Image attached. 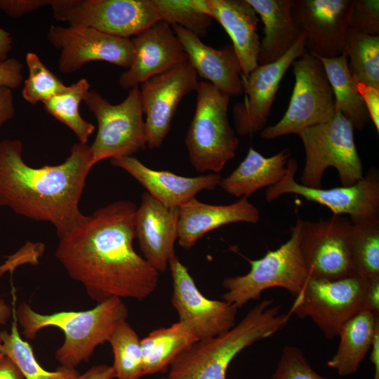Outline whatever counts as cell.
<instances>
[{
  "instance_id": "cell-1",
  "label": "cell",
  "mask_w": 379,
  "mask_h": 379,
  "mask_svg": "<svg viewBox=\"0 0 379 379\" xmlns=\"http://www.w3.org/2000/svg\"><path fill=\"white\" fill-rule=\"evenodd\" d=\"M137 207L116 201L59 239L56 258L98 304L112 298L141 300L157 288L159 272L133 246Z\"/></svg>"
},
{
  "instance_id": "cell-2",
  "label": "cell",
  "mask_w": 379,
  "mask_h": 379,
  "mask_svg": "<svg viewBox=\"0 0 379 379\" xmlns=\"http://www.w3.org/2000/svg\"><path fill=\"white\" fill-rule=\"evenodd\" d=\"M93 167L88 143H74L60 164L34 168L25 162L20 140H4L0 142V206L51 223L60 239L88 217L80 211L79 201Z\"/></svg>"
},
{
  "instance_id": "cell-3",
  "label": "cell",
  "mask_w": 379,
  "mask_h": 379,
  "mask_svg": "<svg viewBox=\"0 0 379 379\" xmlns=\"http://www.w3.org/2000/svg\"><path fill=\"white\" fill-rule=\"evenodd\" d=\"M292 313L280 311L265 299L251 308L229 331L199 340L177 357L169 366L168 379H226L229 365L248 346L267 338L287 324Z\"/></svg>"
},
{
  "instance_id": "cell-4",
  "label": "cell",
  "mask_w": 379,
  "mask_h": 379,
  "mask_svg": "<svg viewBox=\"0 0 379 379\" xmlns=\"http://www.w3.org/2000/svg\"><path fill=\"white\" fill-rule=\"evenodd\" d=\"M128 310L122 300L112 298L93 309L79 312L38 313L26 302L21 303L15 317L27 339H34L42 328L54 326L65 335L63 344L56 350L55 359L65 368L76 369L89 360L95 347L109 339L115 328L126 321Z\"/></svg>"
},
{
  "instance_id": "cell-5",
  "label": "cell",
  "mask_w": 379,
  "mask_h": 379,
  "mask_svg": "<svg viewBox=\"0 0 379 379\" xmlns=\"http://www.w3.org/2000/svg\"><path fill=\"white\" fill-rule=\"evenodd\" d=\"M193 118L185 135L188 157L199 172L219 173L235 157L239 140L230 124V96L208 81H200L197 90Z\"/></svg>"
},
{
  "instance_id": "cell-6",
  "label": "cell",
  "mask_w": 379,
  "mask_h": 379,
  "mask_svg": "<svg viewBox=\"0 0 379 379\" xmlns=\"http://www.w3.org/2000/svg\"><path fill=\"white\" fill-rule=\"evenodd\" d=\"M302 221L296 219L289 239L278 248L267 251L258 260H248V273L225 278L223 300L241 308L251 300H259L262 293L271 288H284L296 297L310 277L300 247Z\"/></svg>"
},
{
  "instance_id": "cell-7",
  "label": "cell",
  "mask_w": 379,
  "mask_h": 379,
  "mask_svg": "<svg viewBox=\"0 0 379 379\" xmlns=\"http://www.w3.org/2000/svg\"><path fill=\"white\" fill-rule=\"evenodd\" d=\"M354 130L350 122L335 110L328 121L307 128L298 134L305 152L301 185L321 188L324 173L330 167L338 171L342 186L353 185L363 178V166L356 147Z\"/></svg>"
},
{
  "instance_id": "cell-8",
  "label": "cell",
  "mask_w": 379,
  "mask_h": 379,
  "mask_svg": "<svg viewBox=\"0 0 379 379\" xmlns=\"http://www.w3.org/2000/svg\"><path fill=\"white\" fill-rule=\"evenodd\" d=\"M83 101L98 122V132L90 145L93 166L103 159L131 157L146 149L139 86L131 88L126 98L117 105L95 90H89Z\"/></svg>"
},
{
  "instance_id": "cell-9",
  "label": "cell",
  "mask_w": 379,
  "mask_h": 379,
  "mask_svg": "<svg viewBox=\"0 0 379 379\" xmlns=\"http://www.w3.org/2000/svg\"><path fill=\"white\" fill-rule=\"evenodd\" d=\"M291 65L295 84L288 107L277 124L260 131L263 139L298 135L335 115L334 95L321 61L306 51Z\"/></svg>"
},
{
  "instance_id": "cell-10",
  "label": "cell",
  "mask_w": 379,
  "mask_h": 379,
  "mask_svg": "<svg viewBox=\"0 0 379 379\" xmlns=\"http://www.w3.org/2000/svg\"><path fill=\"white\" fill-rule=\"evenodd\" d=\"M367 280L358 276L338 279L309 277L290 309L310 318L328 339L338 337L344 325L364 310Z\"/></svg>"
},
{
  "instance_id": "cell-11",
  "label": "cell",
  "mask_w": 379,
  "mask_h": 379,
  "mask_svg": "<svg viewBox=\"0 0 379 379\" xmlns=\"http://www.w3.org/2000/svg\"><path fill=\"white\" fill-rule=\"evenodd\" d=\"M55 20L131 39L160 18L152 0H51Z\"/></svg>"
},
{
  "instance_id": "cell-12",
  "label": "cell",
  "mask_w": 379,
  "mask_h": 379,
  "mask_svg": "<svg viewBox=\"0 0 379 379\" xmlns=\"http://www.w3.org/2000/svg\"><path fill=\"white\" fill-rule=\"evenodd\" d=\"M352 232L350 219L342 215L302 221L300 247L310 277L333 280L356 276Z\"/></svg>"
},
{
  "instance_id": "cell-13",
  "label": "cell",
  "mask_w": 379,
  "mask_h": 379,
  "mask_svg": "<svg viewBox=\"0 0 379 379\" xmlns=\"http://www.w3.org/2000/svg\"><path fill=\"white\" fill-rule=\"evenodd\" d=\"M297 169L296 160L290 158L281 180L267 188V202L284 194H294L328 208L333 215H349L351 222L379 214V173L375 167L370 168L363 178L353 185L330 189L312 188L297 182Z\"/></svg>"
},
{
  "instance_id": "cell-14",
  "label": "cell",
  "mask_w": 379,
  "mask_h": 379,
  "mask_svg": "<svg viewBox=\"0 0 379 379\" xmlns=\"http://www.w3.org/2000/svg\"><path fill=\"white\" fill-rule=\"evenodd\" d=\"M197 77L187 61L141 84L147 147L158 149L162 145L180 101L196 91Z\"/></svg>"
},
{
  "instance_id": "cell-15",
  "label": "cell",
  "mask_w": 379,
  "mask_h": 379,
  "mask_svg": "<svg viewBox=\"0 0 379 379\" xmlns=\"http://www.w3.org/2000/svg\"><path fill=\"white\" fill-rule=\"evenodd\" d=\"M47 39L60 49L58 69L69 74L92 61H105L128 69L133 57L131 39L109 35L91 27L51 25Z\"/></svg>"
},
{
  "instance_id": "cell-16",
  "label": "cell",
  "mask_w": 379,
  "mask_h": 379,
  "mask_svg": "<svg viewBox=\"0 0 379 379\" xmlns=\"http://www.w3.org/2000/svg\"><path fill=\"white\" fill-rule=\"evenodd\" d=\"M168 267L172 278V305L179 321L190 324L199 340L219 335L236 324L237 308L225 300L204 296L175 253L170 258Z\"/></svg>"
},
{
  "instance_id": "cell-17",
  "label": "cell",
  "mask_w": 379,
  "mask_h": 379,
  "mask_svg": "<svg viewBox=\"0 0 379 379\" xmlns=\"http://www.w3.org/2000/svg\"><path fill=\"white\" fill-rule=\"evenodd\" d=\"M302 32L295 44L279 60L258 65L247 77H241L244 100L232 109L234 130L241 135L260 132L267 123L279 84L292 63L305 52Z\"/></svg>"
},
{
  "instance_id": "cell-18",
  "label": "cell",
  "mask_w": 379,
  "mask_h": 379,
  "mask_svg": "<svg viewBox=\"0 0 379 379\" xmlns=\"http://www.w3.org/2000/svg\"><path fill=\"white\" fill-rule=\"evenodd\" d=\"M352 0H293L292 14L305 33V50L319 58L344 53Z\"/></svg>"
},
{
  "instance_id": "cell-19",
  "label": "cell",
  "mask_w": 379,
  "mask_h": 379,
  "mask_svg": "<svg viewBox=\"0 0 379 379\" xmlns=\"http://www.w3.org/2000/svg\"><path fill=\"white\" fill-rule=\"evenodd\" d=\"M131 65L119 78L124 89L138 86L151 78L188 61L171 26L160 20L131 39Z\"/></svg>"
},
{
  "instance_id": "cell-20",
  "label": "cell",
  "mask_w": 379,
  "mask_h": 379,
  "mask_svg": "<svg viewBox=\"0 0 379 379\" xmlns=\"http://www.w3.org/2000/svg\"><path fill=\"white\" fill-rule=\"evenodd\" d=\"M178 208H169L143 192L135 214V238L143 258L159 273L166 270L178 239Z\"/></svg>"
},
{
  "instance_id": "cell-21",
  "label": "cell",
  "mask_w": 379,
  "mask_h": 379,
  "mask_svg": "<svg viewBox=\"0 0 379 379\" xmlns=\"http://www.w3.org/2000/svg\"><path fill=\"white\" fill-rule=\"evenodd\" d=\"M110 164L121 168L135 178L154 199L169 208H180L203 191L219 186V173L186 177L167 171H157L131 157L111 159Z\"/></svg>"
},
{
  "instance_id": "cell-22",
  "label": "cell",
  "mask_w": 379,
  "mask_h": 379,
  "mask_svg": "<svg viewBox=\"0 0 379 379\" xmlns=\"http://www.w3.org/2000/svg\"><path fill=\"white\" fill-rule=\"evenodd\" d=\"M171 26L197 75L230 97L244 94L241 67L232 44L214 48L192 32Z\"/></svg>"
},
{
  "instance_id": "cell-23",
  "label": "cell",
  "mask_w": 379,
  "mask_h": 379,
  "mask_svg": "<svg viewBox=\"0 0 379 379\" xmlns=\"http://www.w3.org/2000/svg\"><path fill=\"white\" fill-rule=\"evenodd\" d=\"M178 239L186 250L192 248L208 232L222 226L260 221L258 209L246 197L228 205H211L194 198L178 208Z\"/></svg>"
},
{
  "instance_id": "cell-24",
  "label": "cell",
  "mask_w": 379,
  "mask_h": 379,
  "mask_svg": "<svg viewBox=\"0 0 379 379\" xmlns=\"http://www.w3.org/2000/svg\"><path fill=\"white\" fill-rule=\"evenodd\" d=\"M210 16L217 20L230 36L241 65L242 76L247 77L258 65L259 18L246 0H206Z\"/></svg>"
},
{
  "instance_id": "cell-25",
  "label": "cell",
  "mask_w": 379,
  "mask_h": 379,
  "mask_svg": "<svg viewBox=\"0 0 379 379\" xmlns=\"http://www.w3.org/2000/svg\"><path fill=\"white\" fill-rule=\"evenodd\" d=\"M246 1L264 25L258 63L273 62L281 58L303 32L292 14L293 0Z\"/></svg>"
},
{
  "instance_id": "cell-26",
  "label": "cell",
  "mask_w": 379,
  "mask_h": 379,
  "mask_svg": "<svg viewBox=\"0 0 379 379\" xmlns=\"http://www.w3.org/2000/svg\"><path fill=\"white\" fill-rule=\"evenodd\" d=\"M291 153L284 149L265 157L251 147L244 159L219 186L227 194L248 198L257 190L277 185L284 178Z\"/></svg>"
},
{
  "instance_id": "cell-27",
  "label": "cell",
  "mask_w": 379,
  "mask_h": 379,
  "mask_svg": "<svg viewBox=\"0 0 379 379\" xmlns=\"http://www.w3.org/2000/svg\"><path fill=\"white\" fill-rule=\"evenodd\" d=\"M379 330V314L363 310L342 328L340 342L326 366L341 377L357 373L370 351L376 331Z\"/></svg>"
},
{
  "instance_id": "cell-28",
  "label": "cell",
  "mask_w": 379,
  "mask_h": 379,
  "mask_svg": "<svg viewBox=\"0 0 379 379\" xmlns=\"http://www.w3.org/2000/svg\"><path fill=\"white\" fill-rule=\"evenodd\" d=\"M199 340L192 326L185 321L154 330L140 340L144 375L164 372Z\"/></svg>"
},
{
  "instance_id": "cell-29",
  "label": "cell",
  "mask_w": 379,
  "mask_h": 379,
  "mask_svg": "<svg viewBox=\"0 0 379 379\" xmlns=\"http://www.w3.org/2000/svg\"><path fill=\"white\" fill-rule=\"evenodd\" d=\"M319 59L333 92L335 110L350 122L354 129L363 131L371 120L350 71L347 55L343 53L337 58Z\"/></svg>"
},
{
  "instance_id": "cell-30",
  "label": "cell",
  "mask_w": 379,
  "mask_h": 379,
  "mask_svg": "<svg viewBox=\"0 0 379 379\" xmlns=\"http://www.w3.org/2000/svg\"><path fill=\"white\" fill-rule=\"evenodd\" d=\"M351 253L356 276L379 278V214L352 222Z\"/></svg>"
},
{
  "instance_id": "cell-31",
  "label": "cell",
  "mask_w": 379,
  "mask_h": 379,
  "mask_svg": "<svg viewBox=\"0 0 379 379\" xmlns=\"http://www.w3.org/2000/svg\"><path fill=\"white\" fill-rule=\"evenodd\" d=\"M0 339L2 354L16 365L25 379H74L79 375L76 369L61 366L53 371L42 368L34 357L32 346L20 336L15 317L11 332L1 331Z\"/></svg>"
},
{
  "instance_id": "cell-32",
  "label": "cell",
  "mask_w": 379,
  "mask_h": 379,
  "mask_svg": "<svg viewBox=\"0 0 379 379\" xmlns=\"http://www.w3.org/2000/svg\"><path fill=\"white\" fill-rule=\"evenodd\" d=\"M89 90L88 81L81 79L43 103L46 112L70 128L82 143H88L95 131V126L83 119L79 111V104Z\"/></svg>"
},
{
  "instance_id": "cell-33",
  "label": "cell",
  "mask_w": 379,
  "mask_h": 379,
  "mask_svg": "<svg viewBox=\"0 0 379 379\" xmlns=\"http://www.w3.org/2000/svg\"><path fill=\"white\" fill-rule=\"evenodd\" d=\"M343 53L350 58L348 67L354 79L379 89V36L349 28Z\"/></svg>"
},
{
  "instance_id": "cell-34",
  "label": "cell",
  "mask_w": 379,
  "mask_h": 379,
  "mask_svg": "<svg viewBox=\"0 0 379 379\" xmlns=\"http://www.w3.org/2000/svg\"><path fill=\"white\" fill-rule=\"evenodd\" d=\"M161 20L179 25L197 35L206 36L212 23L206 0H152Z\"/></svg>"
},
{
  "instance_id": "cell-35",
  "label": "cell",
  "mask_w": 379,
  "mask_h": 379,
  "mask_svg": "<svg viewBox=\"0 0 379 379\" xmlns=\"http://www.w3.org/2000/svg\"><path fill=\"white\" fill-rule=\"evenodd\" d=\"M108 342L117 379H140L144 376L140 339L127 321L115 328Z\"/></svg>"
},
{
  "instance_id": "cell-36",
  "label": "cell",
  "mask_w": 379,
  "mask_h": 379,
  "mask_svg": "<svg viewBox=\"0 0 379 379\" xmlns=\"http://www.w3.org/2000/svg\"><path fill=\"white\" fill-rule=\"evenodd\" d=\"M25 60L28 77L24 81L22 95L27 102L32 105L44 103L67 88V86L44 65L36 53L28 52Z\"/></svg>"
},
{
  "instance_id": "cell-37",
  "label": "cell",
  "mask_w": 379,
  "mask_h": 379,
  "mask_svg": "<svg viewBox=\"0 0 379 379\" xmlns=\"http://www.w3.org/2000/svg\"><path fill=\"white\" fill-rule=\"evenodd\" d=\"M270 379H329L319 375L307 361L302 350L294 345L282 350Z\"/></svg>"
},
{
  "instance_id": "cell-38",
  "label": "cell",
  "mask_w": 379,
  "mask_h": 379,
  "mask_svg": "<svg viewBox=\"0 0 379 379\" xmlns=\"http://www.w3.org/2000/svg\"><path fill=\"white\" fill-rule=\"evenodd\" d=\"M350 28L362 34L378 36V0H352Z\"/></svg>"
},
{
  "instance_id": "cell-39",
  "label": "cell",
  "mask_w": 379,
  "mask_h": 379,
  "mask_svg": "<svg viewBox=\"0 0 379 379\" xmlns=\"http://www.w3.org/2000/svg\"><path fill=\"white\" fill-rule=\"evenodd\" d=\"M50 4L51 0H0V10L10 17L18 18Z\"/></svg>"
},
{
  "instance_id": "cell-40",
  "label": "cell",
  "mask_w": 379,
  "mask_h": 379,
  "mask_svg": "<svg viewBox=\"0 0 379 379\" xmlns=\"http://www.w3.org/2000/svg\"><path fill=\"white\" fill-rule=\"evenodd\" d=\"M22 63L16 58H8L0 64V86L11 88H18L23 81Z\"/></svg>"
},
{
  "instance_id": "cell-41",
  "label": "cell",
  "mask_w": 379,
  "mask_h": 379,
  "mask_svg": "<svg viewBox=\"0 0 379 379\" xmlns=\"http://www.w3.org/2000/svg\"><path fill=\"white\" fill-rule=\"evenodd\" d=\"M356 81L358 92L366 107L370 120L379 132V89L362 82Z\"/></svg>"
},
{
  "instance_id": "cell-42",
  "label": "cell",
  "mask_w": 379,
  "mask_h": 379,
  "mask_svg": "<svg viewBox=\"0 0 379 379\" xmlns=\"http://www.w3.org/2000/svg\"><path fill=\"white\" fill-rule=\"evenodd\" d=\"M15 112L12 90L0 86V128L11 119Z\"/></svg>"
},
{
  "instance_id": "cell-43",
  "label": "cell",
  "mask_w": 379,
  "mask_h": 379,
  "mask_svg": "<svg viewBox=\"0 0 379 379\" xmlns=\"http://www.w3.org/2000/svg\"><path fill=\"white\" fill-rule=\"evenodd\" d=\"M364 310L379 314V278L367 281Z\"/></svg>"
},
{
  "instance_id": "cell-44",
  "label": "cell",
  "mask_w": 379,
  "mask_h": 379,
  "mask_svg": "<svg viewBox=\"0 0 379 379\" xmlns=\"http://www.w3.org/2000/svg\"><path fill=\"white\" fill-rule=\"evenodd\" d=\"M115 372L112 366L98 364L91 367L74 379H114Z\"/></svg>"
},
{
  "instance_id": "cell-45",
  "label": "cell",
  "mask_w": 379,
  "mask_h": 379,
  "mask_svg": "<svg viewBox=\"0 0 379 379\" xmlns=\"http://www.w3.org/2000/svg\"><path fill=\"white\" fill-rule=\"evenodd\" d=\"M0 379H25L16 365L7 357L0 360Z\"/></svg>"
},
{
  "instance_id": "cell-46",
  "label": "cell",
  "mask_w": 379,
  "mask_h": 379,
  "mask_svg": "<svg viewBox=\"0 0 379 379\" xmlns=\"http://www.w3.org/2000/svg\"><path fill=\"white\" fill-rule=\"evenodd\" d=\"M12 45L13 39L10 32L0 27V64L8 58Z\"/></svg>"
},
{
  "instance_id": "cell-47",
  "label": "cell",
  "mask_w": 379,
  "mask_h": 379,
  "mask_svg": "<svg viewBox=\"0 0 379 379\" xmlns=\"http://www.w3.org/2000/svg\"><path fill=\"white\" fill-rule=\"evenodd\" d=\"M370 350V359L374 368L373 379H379V330L375 334Z\"/></svg>"
},
{
  "instance_id": "cell-48",
  "label": "cell",
  "mask_w": 379,
  "mask_h": 379,
  "mask_svg": "<svg viewBox=\"0 0 379 379\" xmlns=\"http://www.w3.org/2000/svg\"><path fill=\"white\" fill-rule=\"evenodd\" d=\"M12 315L11 308L0 298V324H6Z\"/></svg>"
},
{
  "instance_id": "cell-49",
  "label": "cell",
  "mask_w": 379,
  "mask_h": 379,
  "mask_svg": "<svg viewBox=\"0 0 379 379\" xmlns=\"http://www.w3.org/2000/svg\"><path fill=\"white\" fill-rule=\"evenodd\" d=\"M1 341L0 339V360L4 357L1 353Z\"/></svg>"
},
{
  "instance_id": "cell-50",
  "label": "cell",
  "mask_w": 379,
  "mask_h": 379,
  "mask_svg": "<svg viewBox=\"0 0 379 379\" xmlns=\"http://www.w3.org/2000/svg\"><path fill=\"white\" fill-rule=\"evenodd\" d=\"M159 379H168L167 377H164V378H159Z\"/></svg>"
}]
</instances>
